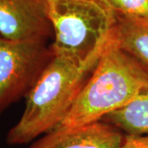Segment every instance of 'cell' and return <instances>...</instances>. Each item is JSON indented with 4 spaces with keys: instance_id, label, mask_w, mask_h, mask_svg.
Masks as SVG:
<instances>
[{
    "instance_id": "obj_1",
    "label": "cell",
    "mask_w": 148,
    "mask_h": 148,
    "mask_svg": "<svg viewBox=\"0 0 148 148\" xmlns=\"http://www.w3.org/2000/svg\"><path fill=\"white\" fill-rule=\"evenodd\" d=\"M147 83V66L121 49L110 35L71 110L53 130L101 121L128 104Z\"/></svg>"
},
{
    "instance_id": "obj_2",
    "label": "cell",
    "mask_w": 148,
    "mask_h": 148,
    "mask_svg": "<svg viewBox=\"0 0 148 148\" xmlns=\"http://www.w3.org/2000/svg\"><path fill=\"white\" fill-rule=\"evenodd\" d=\"M100 54L85 64L53 54L26 96L22 115L9 130L7 143L23 145L57 127L71 110Z\"/></svg>"
},
{
    "instance_id": "obj_3",
    "label": "cell",
    "mask_w": 148,
    "mask_h": 148,
    "mask_svg": "<svg viewBox=\"0 0 148 148\" xmlns=\"http://www.w3.org/2000/svg\"><path fill=\"white\" fill-rule=\"evenodd\" d=\"M53 27V54L85 64L101 53L115 21L114 12L95 0H46Z\"/></svg>"
},
{
    "instance_id": "obj_4",
    "label": "cell",
    "mask_w": 148,
    "mask_h": 148,
    "mask_svg": "<svg viewBox=\"0 0 148 148\" xmlns=\"http://www.w3.org/2000/svg\"><path fill=\"white\" fill-rule=\"evenodd\" d=\"M53 55L44 40H12L0 36V115L26 97Z\"/></svg>"
},
{
    "instance_id": "obj_5",
    "label": "cell",
    "mask_w": 148,
    "mask_h": 148,
    "mask_svg": "<svg viewBox=\"0 0 148 148\" xmlns=\"http://www.w3.org/2000/svg\"><path fill=\"white\" fill-rule=\"evenodd\" d=\"M0 36L12 40H44L53 36L46 0H0Z\"/></svg>"
},
{
    "instance_id": "obj_6",
    "label": "cell",
    "mask_w": 148,
    "mask_h": 148,
    "mask_svg": "<svg viewBox=\"0 0 148 148\" xmlns=\"http://www.w3.org/2000/svg\"><path fill=\"white\" fill-rule=\"evenodd\" d=\"M125 134L103 121L65 130H52L30 148H120Z\"/></svg>"
},
{
    "instance_id": "obj_7",
    "label": "cell",
    "mask_w": 148,
    "mask_h": 148,
    "mask_svg": "<svg viewBox=\"0 0 148 148\" xmlns=\"http://www.w3.org/2000/svg\"><path fill=\"white\" fill-rule=\"evenodd\" d=\"M110 37L121 49L148 67V19L115 15Z\"/></svg>"
},
{
    "instance_id": "obj_8",
    "label": "cell",
    "mask_w": 148,
    "mask_h": 148,
    "mask_svg": "<svg viewBox=\"0 0 148 148\" xmlns=\"http://www.w3.org/2000/svg\"><path fill=\"white\" fill-rule=\"evenodd\" d=\"M108 123L127 135H148V83L123 108L106 115Z\"/></svg>"
},
{
    "instance_id": "obj_9",
    "label": "cell",
    "mask_w": 148,
    "mask_h": 148,
    "mask_svg": "<svg viewBox=\"0 0 148 148\" xmlns=\"http://www.w3.org/2000/svg\"><path fill=\"white\" fill-rule=\"evenodd\" d=\"M117 16L132 19H148L147 0H106Z\"/></svg>"
},
{
    "instance_id": "obj_10",
    "label": "cell",
    "mask_w": 148,
    "mask_h": 148,
    "mask_svg": "<svg viewBox=\"0 0 148 148\" xmlns=\"http://www.w3.org/2000/svg\"><path fill=\"white\" fill-rule=\"evenodd\" d=\"M120 148H148V135H127Z\"/></svg>"
},
{
    "instance_id": "obj_11",
    "label": "cell",
    "mask_w": 148,
    "mask_h": 148,
    "mask_svg": "<svg viewBox=\"0 0 148 148\" xmlns=\"http://www.w3.org/2000/svg\"><path fill=\"white\" fill-rule=\"evenodd\" d=\"M95 1H98V2H101V3H106V5H107V3H106V0H95Z\"/></svg>"
},
{
    "instance_id": "obj_12",
    "label": "cell",
    "mask_w": 148,
    "mask_h": 148,
    "mask_svg": "<svg viewBox=\"0 0 148 148\" xmlns=\"http://www.w3.org/2000/svg\"><path fill=\"white\" fill-rule=\"evenodd\" d=\"M147 2H148V0H147Z\"/></svg>"
}]
</instances>
